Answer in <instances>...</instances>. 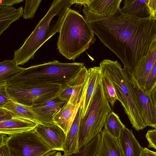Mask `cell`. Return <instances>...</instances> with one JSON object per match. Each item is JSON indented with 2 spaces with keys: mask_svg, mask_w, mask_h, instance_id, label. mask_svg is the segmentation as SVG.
Segmentation results:
<instances>
[{
  "mask_svg": "<svg viewBox=\"0 0 156 156\" xmlns=\"http://www.w3.org/2000/svg\"><path fill=\"white\" fill-rule=\"evenodd\" d=\"M122 69L136 98L147 126L156 129V109L150 94L144 91L127 69L124 67Z\"/></svg>",
  "mask_w": 156,
  "mask_h": 156,
  "instance_id": "cell-9",
  "label": "cell"
},
{
  "mask_svg": "<svg viewBox=\"0 0 156 156\" xmlns=\"http://www.w3.org/2000/svg\"><path fill=\"white\" fill-rule=\"evenodd\" d=\"M150 95L156 109V86L151 93Z\"/></svg>",
  "mask_w": 156,
  "mask_h": 156,
  "instance_id": "cell-38",
  "label": "cell"
},
{
  "mask_svg": "<svg viewBox=\"0 0 156 156\" xmlns=\"http://www.w3.org/2000/svg\"><path fill=\"white\" fill-rule=\"evenodd\" d=\"M68 102L60 98L58 95L40 104L33 105L32 110L37 115L41 125L54 124V116Z\"/></svg>",
  "mask_w": 156,
  "mask_h": 156,
  "instance_id": "cell-11",
  "label": "cell"
},
{
  "mask_svg": "<svg viewBox=\"0 0 156 156\" xmlns=\"http://www.w3.org/2000/svg\"><path fill=\"white\" fill-rule=\"evenodd\" d=\"M23 12L22 7L16 9L12 6H0V35L12 23L19 20Z\"/></svg>",
  "mask_w": 156,
  "mask_h": 156,
  "instance_id": "cell-21",
  "label": "cell"
},
{
  "mask_svg": "<svg viewBox=\"0 0 156 156\" xmlns=\"http://www.w3.org/2000/svg\"><path fill=\"white\" fill-rule=\"evenodd\" d=\"M145 137L148 142V147L154 148L156 150V129L148 130Z\"/></svg>",
  "mask_w": 156,
  "mask_h": 156,
  "instance_id": "cell-31",
  "label": "cell"
},
{
  "mask_svg": "<svg viewBox=\"0 0 156 156\" xmlns=\"http://www.w3.org/2000/svg\"><path fill=\"white\" fill-rule=\"evenodd\" d=\"M156 60V39L147 54L140 60L133 75L139 86L143 89L147 79Z\"/></svg>",
  "mask_w": 156,
  "mask_h": 156,
  "instance_id": "cell-13",
  "label": "cell"
},
{
  "mask_svg": "<svg viewBox=\"0 0 156 156\" xmlns=\"http://www.w3.org/2000/svg\"><path fill=\"white\" fill-rule=\"evenodd\" d=\"M7 135L0 133V147L6 145L9 137Z\"/></svg>",
  "mask_w": 156,
  "mask_h": 156,
  "instance_id": "cell-35",
  "label": "cell"
},
{
  "mask_svg": "<svg viewBox=\"0 0 156 156\" xmlns=\"http://www.w3.org/2000/svg\"><path fill=\"white\" fill-rule=\"evenodd\" d=\"M101 74V81L105 96L112 107H113L118 100L115 89L110 80L105 75Z\"/></svg>",
  "mask_w": 156,
  "mask_h": 156,
  "instance_id": "cell-27",
  "label": "cell"
},
{
  "mask_svg": "<svg viewBox=\"0 0 156 156\" xmlns=\"http://www.w3.org/2000/svg\"><path fill=\"white\" fill-rule=\"evenodd\" d=\"M99 66L101 73L112 83L118 100L123 107L132 127L136 131L146 127L136 98L119 63L117 61L104 59Z\"/></svg>",
  "mask_w": 156,
  "mask_h": 156,
  "instance_id": "cell-5",
  "label": "cell"
},
{
  "mask_svg": "<svg viewBox=\"0 0 156 156\" xmlns=\"http://www.w3.org/2000/svg\"><path fill=\"white\" fill-rule=\"evenodd\" d=\"M0 156H11L7 145L0 147Z\"/></svg>",
  "mask_w": 156,
  "mask_h": 156,
  "instance_id": "cell-36",
  "label": "cell"
},
{
  "mask_svg": "<svg viewBox=\"0 0 156 156\" xmlns=\"http://www.w3.org/2000/svg\"><path fill=\"white\" fill-rule=\"evenodd\" d=\"M87 76V70L85 68L81 69L74 78L62 89L58 95L59 97L68 102L72 95L85 81Z\"/></svg>",
  "mask_w": 156,
  "mask_h": 156,
  "instance_id": "cell-23",
  "label": "cell"
},
{
  "mask_svg": "<svg viewBox=\"0 0 156 156\" xmlns=\"http://www.w3.org/2000/svg\"><path fill=\"white\" fill-rule=\"evenodd\" d=\"M2 107L11 112L16 117L29 120L37 125H41L37 115L30 106L21 104L11 99Z\"/></svg>",
  "mask_w": 156,
  "mask_h": 156,
  "instance_id": "cell-20",
  "label": "cell"
},
{
  "mask_svg": "<svg viewBox=\"0 0 156 156\" xmlns=\"http://www.w3.org/2000/svg\"><path fill=\"white\" fill-rule=\"evenodd\" d=\"M34 130L52 150L63 151L66 134L60 127L54 124L37 125Z\"/></svg>",
  "mask_w": 156,
  "mask_h": 156,
  "instance_id": "cell-10",
  "label": "cell"
},
{
  "mask_svg": "<svg viewBox=\"0 0 156 156\" xmlns=\"http://www.w3.org/2000/svg\"><path fill=\"white\" fill-rule=\"evenodd\" d=\"M73 0H54L46 14L23 45L14 51L13 59L18 65H23L33 59L35 52L55 34L59 32L65 16Z\"/></svg>",
  "mask_w": 156,
  "mask_h": 156,
  "instance_id": "cell-2",
  "label": "cell"
},
{
  "mask_svg": "<svg viewBox=\"0 0 156 156\" xmlns=\"http://www.w3.org/2000/svg\"><path fill=\"white\" fill-rule=\"evenodd\" d=\"M37 124L28 119L15 117L0 122V133L12 135L34 129Z\"/></svg>",
  "mask_w": 156,
  "mask_h": 156,
  "instance_id": "cell-15",
  "label": "cell"
},
{
  "mask_svg": "<svg viewBox=\"0 0 156 156\" xmlns=\"http://www.w3.org/2000/svg\"><path fill=\"white\" fill-rule=\"evenodd\" d=\"M23 1V0H0V6H12Z\"/></svg>",
  "mask_w": 156,
  "mask_h": 156,
  "instance_id": "cell-34",
  "label": "cell"
},
{
  "mask_svg": "<svg viewBox=\"0 0 156 156\" xmlns=\"http://www.w3.org/2000/svg\"><path fill=\"white\" fill-rule=\"evenodd\" d=\"M7 87L6 82L0 83V107H2L11 99L7 92Z\"/></svg>",
  "mask_w": 156,
  "mask_h": 156,
  "instance_id": "cell-30",
  "label": "cell"
},
{
  "mask_svg": "<svg viewBox=\"0 0 156 156\" xmlns=\"http://www.w3.org/2000/svg\"><path fill=\"white\" fill-rule=\"evenodd\" d=\"M142 156H156V151H151L144 147L142 152Z\"/></svg>",
  "mask_w": 156,
  "mask_h": 156,
  "instance_id": "cell-37",
  "label": "cell"
},
{
  "mask_svg": "<svg viewBox=\"0 0 156 156\" xmlns=\"http://www.w3.org/2000/svg\"><path fill=\"white\" fill-rule=\"evenodd\" d=\"M100 133L101 140L96 156H123L119 139L112 136L104 129Z\"/></svg>",
  "mask_w": 156,
  "mask_h": 156,
  "instance_id": "cell-16",
  "label": "cell"
},
{
  "mask_svg": "<svg viewBox=\"0 0 156 156\" xmlns=\"http://www.w3.org/2000/svg\"><path fill=\"white\" fill-rule=\"evenodd\" d=\"M148 5L150 16L156 20V0H149Z\"/></svg>",
  "mask_w": 156,
  "mask_h": 156,
  "instance_id": "cell-33",
  "label": "cell"
},
{
  "mask_svg": "<svg viewBox=\"0 0 156 156\" xmlns=\"http://www.w3.org/2000/svg\"><path fill=\"white\" fill-rule=\"evenodd\" d=\"M112 109L103 90L101 80L97 84L79 127L78 151L100 133Z\"/></svg>",
  "mask_w": 156,
  "mask_h": 156,
  "instance_id": "cell-6",
  "label": "cell"
},
{
  "mask_svg": "<svg viewBox=\"0 0 156 156\" xmlns=\"http://www.w3.org/2000/svg\"><path fill=\"white\" fill-rule=\"evenodd\" d=\"M101 137L100 133L78 151L64 154L63 156H96L99 146Z\"/></svg>",
  "mask_w": 156,
  "mask_h": 156,
  "instance_id": "cell-26",
  "label": "cell"
},
{
  "mask_svg": "<svg viewBox=\"0 0 156 156\" xmlns=\"http://www.w3.org/2000/svg\"><path fill=\"white\" fill-rule=\"evenodd\" d=\"M125 125L122 122L118 115L113 112L108 115L104 129L112 136L119 139Z\"/></svg>",
  "mask_w": 156,
  "mask_h": 156,
  "instance_id": "cell-25",
  "label": "cell"
},
{
  "mask_svg": "<svg viewBox=\"0 0 156 156\" xmlns=\"http://www.w3.org/2000/svg\"><path fill=\"white\" fill-rule=\"evenodd\" d=\"M26 68L20 67L14 60H5L0 62V83L6 82Z\"/></svg>",
  "mask_w": 156,
  "mask_h": 156,
  "instance_id": "cell-24",
  "label": "cell"
},
{
  "mask_svg": "<svg viewBox=\"0 0 156 156\" xmlns=\"http://www.w3.org/2000/svg\"><path fill=\"white\" fill-rule=\"evenodd\" d=\"M6 145L11 156H43L52 150L34 129L9 136Z\"/></svg>",
  "mask_w": 156,
  "mask_h": 156,
  "instance_id": "cell-8",
  "label": "cell"
},
{
  "mask_svg": "<svg viewBox=\"0 0 156 156\" xmlns=\"http://www.w3.org/2000/svg\"><path fill=\"white\" fill-rule=\"evenodd\" d=\"M62 88L61 85L56 84H23L8 85L7 90L11 99L31 107L58 95Z\"/></svg>",
  "mask_w": 156,
  "mask_h": 156,
  "instance_id": "cell-7",
  "label": "cell"
},
{
  "mask_svg": "<svg viewBox=\"0 0 156 156\" xmlns=\"http://www.w3.org/2000/svg\"><path fill=\"white\" fill-rule=\"evenodd\" d=\"M41 1V0H26L23 15V19H28L34 18Z\"/></svg>",
  "mask_w": 156,
  "mask_h": 156,
  "instance_id": "cell-28",
  "label": "cell"
},
{
  "mask_svg": "<svg viewBox=\"0 0 156 156\" xmlns=\"http://www.w3.org/2000/svg\"><path fill=\"white\" fill-rule=\"evenodd\" d=\"M156 86V60L147 79L143 89L147 94L151 93Z\"/></svg>",
  "mask_w": 156,
  "mask_h": 156,
  "instance_id": "cell-29",
  "label": "cell"
},
{
  "mask_svg": "<svg viewBox=\"0 0 156 156\" xmlns=\"http://www.w3.org/2000/svg\"><path fill=\"white\" fill-rule=\"evenodd\" d=\"M88 80L84 98L82 117L86 113L96 86L101 80L102 76L100 66L94 67L89 69H88Z\"/></svg>",
  "mask_w": 156,
  "mask_h": 156,
  "instance_id": "cell-22",
  "label": "cell"
},
{
  "mask_svg": "<svg viewBox=\"0 0 156 156\" xmlns=\"http://www.w3.org/2000/svg\"><path fill=\"white\" fill-rule=\"evenodd\" d=\"M81 102L76 105L68 102L53 117L54 123L61 128L66 134L70 128Z\"/></svg>",
  "mask_w": 156,
  "mask_h": 156,
  "instance_id": "cell-17",
  "label": "cell"
},
{
  "mask_svg": "<svg viewBox=\"0 0 156 156\" xmlns=\"http://www.w3.org/2000/svg\"><path fill=\"white\" fill-rule=\"evenodd\" d=\"M95 40L94 33L85 18L69 9L61 25L57 43L59 53L74 61Z\"/></svg>",
  "mask_w": 156,
  "mask_h": 156,
  "instance_id": "cell-3",
  "label": "cell"
},
{
  "mask_svg": "<svg viewBox=\"0 0 156 156\" xmlns=\"http://www.w3.org/2000/svg\"><path fill=\"white\" fill-rule=\"evenodd\" d=\"M86 93L81 101L70 128L66 134L63 146L64 154H70L78 151V144L79 127L82 116Z\"/></svg>",
  "mask_w": 156,
  "mask_h": 156,
  "instance_id": "cell-12",
  "label": "cell"
},
{
  "mask_svg": "<svg viewBox=\"0 0 156 156\" xmlns=\"http://www.w3.org/2000/svg\"><path fill=\"white\" fill-rule=\"evenodd\" d=\"M57 151L51 150L46 153L43 156H56L57 154Z\"/></svg>",
  "mask_w": 156,
  "mask_h": 156,
  "instance_id": "cell-40",
  "label": "cell"
},
{
  "mask_svg": "<svg viewBox=\"0 0 156 156\" xmlns=\"http://www.w3.org/2000/svg\"><path fill=\"white\" fill-rule=\"evenodd\" d=\"M149 0H125L123 1L124 6L121 9L122 13L140 18L150 16L148 5Z\"/></svg>",
  "mask_w": 156,
  "mask_h": 156,
  "instance_id": "cell-19",
  "label": "cell"
},
{
  "mask_svg": "<svg viewBox=\"0 0 156 156\" xmlns=\"http://www.w3.org/2000/svg\"><path fill=\"white\" fill-rule=\"evenodd\" d=\"M16 117L9 110L2 107H0V122L5 121Z\"/></svg>",
  "mask_w": 156,
  "mask_h": 156,
  "instance_id": "cell-32",
  "label": "cell"
},
{
  "mask_svg": "<svg viewBox=\"0 0 156 156\" xmlns=\"http://www.w3.org/2000/svg\"><path fill=\"white\" fill-rule=\"evenodd\" d=\"M83 6L85 18L94 34L133 75L156 39V20L125 14L121 9L111 16L100 15Z\"/></svg>",
  "mask_w": 156,
  "mask_h": 156,
  "instance_id": "cell-1",
  "label": "cell"
},
{
  "mask_svg": "<svg viewBox=\"0 0 156 156\" xmlns=\"http://www.w3.org/2000/svg\"><path fill=\"white\" fill-rule=\"evenodd\" d=\"M84 66V63H63L54 60L31 66L6 82L8 85L35 83L56 84L61 85L62 88Z\"/></svg>",
  "mask_w": 156,
  "mask_h": 156,
  "instance_id": "cell-4",
  "label": "cell"
},
{
  "mask_svg": "<svg viewBox=\"0 0 156 156\" xmlns=\"http://www.w3.org/2000/svg\"><path fill=\"white\" fill-rule=\"evenodd\" d=\"M121 0H90L86 5L92 12L100 15L111 16L121 9Z\"/></svg>",
  "mask_w": 156,
  "mask_h": 156,
  "instance_id": "cell-18",
  "label": "cell"
},
{
  "mask_svg": "<svg viewBox=\"0 0 156 156\" xmlns=\"http://www.w3.org/2000/svg\"><path fill=\"white\" fill-rule=\"evenodd\" d=\"M90 0H73L74 4H80L81 5H87L90 2Z\"/></svg>",
  "mask_w": 156,
  "mask_h": 156,
  "instance_id": "cell-39",
  "label": "cell"
},
{
  "mask_svg": "<svg viewBox=\"0 0 156 156\" xmlns=\"http://www.w3.org/2000/svg\"><path fill=\"white\" fill-rule=\"evenodd\" d=\"M119 140L123 156H142L144 148L139 144L132 130L125 127Z\"/></svg>",
  "mask_w": 156,
  "mask_h": 156,
  "instance_id": "cell-14",
  "label": "cell"
},
{
  "mask_svg": "<svg viewBox=\"0 0 156 156\" xmlns=\"http://www.w3.org/2000/svg\"><path fill=\"white\" fill-rule=\"evenodd\" d=\"M56 156H63V155H62L61 152H58Z\"/></svg>",
  "mask_w": 156,
  "mask_h": 156,
  "instance_id": "cell-41",
  "label": "cell"
}]
</instances>
